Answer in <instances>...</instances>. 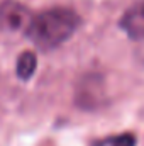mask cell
I'll use <instances>...</instances> for the list:
<instances>
[{"label": "cell", "mask_w": 144, "mask_h": 146, "mask_svg": "<svg viewBox=\"0 0 144 146\" xmlns=\"http://www.w3.org/2000/svg\"><path fill=\"white\" fill-rule=\"evenodd\" d=\"M37 68V60L36 54L32 51H24L19 60H17V65H15V72H17V76L20 80H29L34 72Z\"/></svg>", "instance_id": "cell-4"}, {"label": "cell", "mask_w": 144, "mask_h": 146, "mask_svg": "<svg viewBox=\"0 0 144 146\" xmlns=\"http://www.w3.org/2000/svg\"><path fill=\"white\" fill-rule=\"evenodd\" d=\"M31 21L32 15L26 5L14 0L0 3V31L3 33H15L20 29L26 31Z\"/></svg>", "instance_id": "cell-2"}, {"label": "cell", "mask_w": 144, "mask_h": 146, "mask_svg": "<svg viewBox=\"0 0 144 146\" xmlns=\"http://www.w3.org/2000/svg\"><path fill=\"white\" fill-rule=\"evenodd\" d=\"M120 29L134 41L144 39V0L126 10L120 19Z\"/></svg>", "instance_id": "cell-3"}, {"label": "cell", "mask_w": 144, "mask_h": 146, "mask_svg": "<svg viewBox=\"0 0 144 146\" xmlns=\"http://www.w3.org/2000/svg\"><path fill=\"white\" fill-rule=\"evenodd\" d=\"M80 24L78 15L70 9H48L32 17L26 29L29 41L42 51L54 49L75 34Z\"/></svg>", "instance_id": "cell-1"}, {"label": "cell", "mask_w": 144, "mask_h": 146, "mask_svg": "<svg viewBox=\"0 0 144 146\" xmlns=\"http://www.w3.org/2000/svg\"><path fill=\"white\" fill-rule=\"evenodd\" d=\"M110 146H136V138L132 134H120L108 141Z\"/></svg>", "instance_id": "cell-5"}]
</instances>
